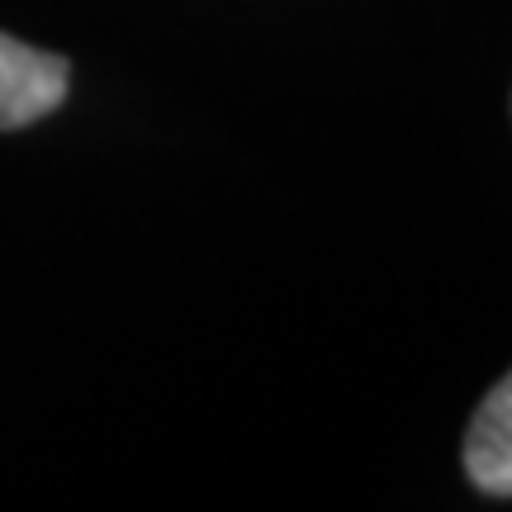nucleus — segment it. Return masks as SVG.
Masks as SVG:
<instances>
[{"label": "nucleus", "mask_w": 512, "mask_h": 512, "mask_svg": "<svg viewBox=\"0 0 512 512\" xmlns=\"http://www.w3.org/2000/svg\"><path fill=\"white\" fill-rule=\"evenodd\" d=\"M67 100V62L0 34V133L38 124Z\"/></svg>", "instance_id": "nucleus-1"}, {"label": "nucleus", "mask_w": 512, "mask_h": 512, "mask_svg": "<svg viewBox=\"0 0 512 512\" xmlns=\"http://www.w3.org/2000/svg\"><path fill=\"white\" fill-rule=\"evenodd\" d=\"M465 475L479 494L512 498V370L479 399L465 427Z\"/></svg>", "instance_id": "nucleus-2"}]
</instances>
